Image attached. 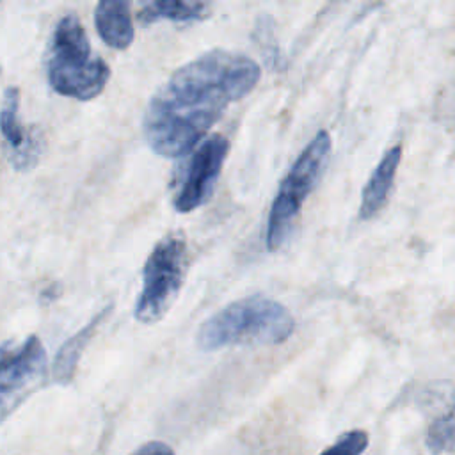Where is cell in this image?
<instances>
[{"instance_id":"5bb4252c","label":"cell","mask_w":455,"mask_h":455,"mask_svg":"<svg viewBox=\"0 0 455 455\" xmlns=\"http://www.w3.org/2000/svg\"><path fill=\"white\" fill-rule=\"evenodd\" d=\"M427 446L435 455L455 450V414L434 418L427 432Z\"/></svg>"},{"instance_id":"3957f363","label":"cell","mask_w":455,"mask_h":455,"mask_svg":"<svg viewBox=\"0 0 455 455\" xmlns=\"http://www.w3.org/2000/svg\"><path fill=\"white\" fill-rule=\"evenodd\" d=\"M110 78L108 64L92 55L85 28L75 14L57 23L48 53V80L53 91L76 100H92Z\"/></svg>"},{"instance_id":"30bf717a","label":"cell","mask_w":455,"mask_h":455,"mask_svg":"<svg viewBox=\"0 0 455 455\" xmlns=\"http://www.w3.org/2000/svg\"><path fill=\"white\" fill-rule=\"evenodd\" d=\"M94 25L100 37L116 50H124L133 41V25L126 2H100L94 11Z\"/></svg>"},{"instance_id":"8fae6325","label":"cell","mask_w":455,"mask_h":455,"mask_svg":"<svg viewBox=\"0 0 455 455\" xmlns=\"http://www.w3.org/2000/svg\"><path fill=\"white\" fill-rule=\"evenodd\" d=\"M108 311H110V306H107L103 311H100L87 325H84L75 336H71L59 348L57 355H55V361H53V380L55 382H59V384H69L71 382L82 352L85 350V347H87L89 339L92 338V334L96 332L98 325L107 318Z\"/></svg>"},{"instance_id":"9a60e30c","label":"cell","mask_w":455,"mask_h":455,"mask_svg":"<svg viewBox=\"0 0 455 455\" xmlns=\"http://www.w3.org/2000/svg\"><path fill=\"white\" fill-rule=\"evenodd\" d=\"M368 446V434L364 430H348L339 435L320 455H361Z\"/></svg>"},{"instance_id":"7c38bea8","label":"cell","mask_w":455,"mask_h":455,"mask_svg":"<svg viewBox=\"0 0 455 455\" xmlns=\"http://www.w3.org/2000/svg\"><path fill=\"white\" fill-rule=\"evenodd\" d=\"M212 7L204 2H178V0H156L146 4L139 20L142 23H155L160 20L171 21H197L210 14Z\"/></svg>"},{"instance_id":"ba28073f","label":"cell","mask_w":455,"mask_h":455,"mask_svg":"<svg viewBox=\"0 0 455 455\" xmlns=\"http://www.w3.org/2000/svg\"><path fill=\"white\" fill-rule=\"evenodd\" d=\"M2 135L9 148V160L14 169L27 171L36 165L41 155V140L36 133L25 132L20 121V91L7 87L2 101Z\"/></svg>"},{"instance_id":"6da1fadb","label":"cell","mask_w":455,"mask_h":455,"mask_svg":"<svg viewBox=\"0 0 455 455\" xmlns=\"http://www.w3.org/2000/svg\"><path fill=\"white\" fill-rule=\"evenodd\" d=\"M258 80V64L242 53H203L176 69L149 100L142 121L146 142L160 156L188 153L228 105L249 94Z\"/></svg>"},{"instance_id":"4fadbf2b","label":"cell","mask_w":455,"mask_h":455,"mask_svg":"<svg viewBox=\"0 0 455 455\" xmlns=\"http://www.w3.org/2000/svg\"><path fill=\"white\" fill-rule=\"evenodd\" d=\"M421 405L435 418L455 414V386L448 380L430 382L421 391Z\"/></svg>"},{"instance_id":"8992f818","label":"cell","mask_w":455,"mask_h":455,"mask_svg":"<svg viewBox=\"0 0 455 455\" xmlns=\"http://www.w3.org/2000/svg\"><path fill=\"white\" fill-rule=\"evenodd\" d=\"M229 142L224 135H210L194 151L180 190L174 197V208L180 213H188L208 201L224 165Z\"/></svg>"},{"instance_id":"5b68a950","label":"cell","mask_w":455,"mask_h":455,"mask_svg":"<svg viewBox=\"0 0 455 455\" xmlns=\"http://www.w3.org/2000/svg\"><path fill=\"white\" fill-rule=\"evenodd\" d=\"M187 268V242L180 233L165 235L151 251L142 270V290L135 302V318L158 322L176 300Z\"/></svg>"},{"instance_id":"52a82bcc","label":"cell","mask_w":455,"mask_h":455,"mask_svg":"<svg viewBox=\"0 0 455 455\" xmlns=\"http://www.w3.org/2000/svg\"><path fill=\"white\" fill-rule=\"evenodd\" d=\"M44 366L46 355L37 336H28L20 347L9 348L5 345L2 348L0 391L4 418L16 407L20 396L28 389V386L43 375Z\"/></svg>"},{"instance_id":"277c9868","label":"cell","mask_w":455,"mask_h":455,"mask_svg":"<svg viewBox=\"0 0 455 455\" xmlns=\"http://www.w3.org/2000/svg\"><path fill=\"white\" fill-rule=\"evenodd\" d=\"M331 155V137L318 132L299 155L272 203L267 224V247L277 251L288 238L307 196L316 187Z\"/></svg>"},{"instance_id":"9c48e42d","label":"cell","mask_w":455,"mask_h":455,"mask_svg":"<svg viewBox=\"0 0 455 455\" xmlns=\"http://www.w3.org/2000/svg\"><path fill=\"white\" fill-rule=\"evenodd\" d=\"M400 160H402V146L400 144L389 148L384 153V156L380 158L379 165L371 172V176L363 190L361 208H359L361 219H371L386 204Z\"/></svg>"},{"instance_id":"2e32d148","label":"cell","mask_w":455,"mask_h":455,"mask_svg":"<svg viewBox=\"0 0 455 455\" xmlns=\"http://www.w3.org/2000/svg\"><path fill=\"white\" fill-rule=\"evenodd\" d=\"M130 455H174V451L169 444H165L162 441H149V443L139 446Z\"/></svg>"},{"instance_id":"7a4b0ae2","label":"cell","mask_w":455,"mask_h":455,"mask_svg":"<svg viewBox=\"0 0 455 455\" xmlns=\"http://www.w3.org/2000/svg\"><path fill=\"white\" fill-rule=\"evenodd\" d=\"M293 325V316L277 300L247 297L210 316L197 331V345L210 352L231 345L281 343L290 338Z\"/></svg>"}]
</instances>
